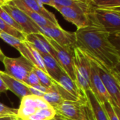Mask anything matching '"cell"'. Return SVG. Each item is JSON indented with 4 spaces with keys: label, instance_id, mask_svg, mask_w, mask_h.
<instances>
[{
    "label": "cell",
    "instance_id": "6da1fadb",
    "mask_svg": "<svg viewBox=\"0 0 120 120\" xmlns=\"http://www.w3.org/2000/svg\"><path fill=\"white\" fill-rule=\"evenodd\" d=\"M76 45L85 54L112 70H119L120 50L104 29L90 25L75 32Z\"/></svg>",
    "mask_w": 120,
    "mask_h": 120
},
{
    "label": "cell",
    "instance_id": "7a4b0ae2",
    "mask_svg": "<svg viewBox=\"0 0 120 120\" xmlns=\"http://www.w3.org/2000/svg\"><path fill=\"white\" fill-rule=\"evenodd\" d=\"M91 25L101 28L112 35L120 37V8H94L88 12Z\"/></svg>",
    "mask_w": 120,
    "mask_h": 120
},
{
    "label": "cell",
    "instance_id": "3957f363",
    "mask_svg": "<svg viewBox=\"0 0 120 120\" xmlns=\"http://www.w3.org/2000/svg\"><path fill=\"white\" fill-rule=\"evenodd\" d=\"M87 55V54H86ZM88 56V55H87ZM94 63L98 74L108 93L112 104L120 110V78L119 70H112L105 67L99 62L88 56Z\"/></svg>",
    "mask_w": 120,
    "mask_h": 120
},
{
    "label": "cell",
    "instance_id": "277c9868",
    "mask_svg": "<svg viewBox=\"0 0 120 120\" xmlns=\"http://www.w3.org/2000/svg\"><path fill=\"white\" fill-rule=\"evenodd\" d=\"M73 61L75 83L81 92L85 95L86 91L91 90L90 61L86 54L78 47H75L73 50Z\"/></svg>",
    "mask_w": 120,
    "mask_h": 120
},
{
    "label": "cell",
    "instance_id": "5b68a950",
    "mask_svg": "<svg viewBox=\"0 0 120 120\" xmlns=\"http://www.w3.org/2000/svg\"><path fill=\"white\" fill-rule=\"evenodd\" d=\"M5 73L25 83L26 78L34 66L22 56L8 57L5 56L2 60Z\"/></svg>",
    "mask_w": 120,
    "mask_h": 120
},
{
    "label": "cell",
    "instance_id": "8992f818",
    "mask_svg": "<svg viewBox=\"0 0 120 120\" xmlns=\"http://www.w3.org/2000/svg\"><path fill=\"white\" fill-rule=\"evenodd\" d=\"M1 6L9 13L15 23L21 28L25 35L32 33H40L39 27L11 1L6 2Z\"/></svg>",
    "mask_w": 120,
    "mask_h": 120
},
{
    "label": "cell",
    "instance_id": "52a82bcc",
    "mask_svg": "<svg viewBox=\"0 0 120 120\" xmlns=\"http://www.w3.org/2000/svg\"><path fill=\"white\" fill-rule=\"evenodd\" d=\"M49 43L51 45L54 51L53 58L58 63L65 73L75 82L74 61H73V50L64 48L56 43L52 39L46 36Z\"/></svg>",
    "mask_w": 120,
    "mask_h": 120
},
{
    "label": "cell",
    "instance_id": "ba28073f",
    "mask_svg": "<svg viewBox=\"0 0 120 120\" xmlns=\"http://www.w3.org/2000/svg\"><path fill=\"white\" fill-rule=\"evenodd\" d=\"M39 32L42 35L52 39L64 48L74 50L77 47L75 32H68L63 29L60 25L39 28Z\"/></svg>",
    "mask_w": 120,
    "mask_h": 120
},
{
    "label": "cell",
    "instance_id": "9c48e42d",
    "mask_svg": "<svg viewBox=\"0 0 120 120\" xmlns=\"http://www.w3.org/2000/svg\"><path fill=\"white\" fill-rule=\"evenodd\" d=\"M51 107L41 97L30 95L21 98V103L17 111V117L26 120L32 115L34 114L40 109Z\"/></svg>",
    "mask_w": 120,
    "mask_h": 120
},
{
    "label": "cell",
    "instance_id": "30bf717a",
    "mask_svg": "<svg viewBox=\"0 0 120 120\" xmlns=\"http://www.w3.org/2000/svg\"><path fill=\"white\" fill-rule=\"evenodd\" d=\"M63 17L68 21L74 24L77 29H80L91 25L88 13L79 8L65 7L56 5L54 7Z\"/></svg>",
    "mask_w": 120,
    "mask_h": 120
},
{
    "label": "cell",
    "instance_id": "8fae6325",
    "mask_svg": "<svg viewBox=\"0 0 120 120\" xmlns=\"http://www.w3.org/2000/svg\"><path fill=\"white\" fill-rule=\"evenodd\" d=\"M84 101L65 100L58 107L55 108L56 114L70 120H79L84 117Z\"/></svg>",
    "mask_w": 120,
    "mask_h": 120
},
{
    "label": "cell",
    "instance_id": "7c38bea8",
    "mask_svg": "<svg viewBox=\"0 0 120 120\" xmlns=\"http://www.w3.org/2000/svg\"><path fill=\"white\" fill-rule=\"evenodd\" d=\"M87 56V55H86ZM88 57V56H87ZM89 58V57H88ZM91 63V71H90V88L93 94L101 104L104 103L106 101H111V98L107 92L96 69V67L92 60L89 58Z\"/></svg>",
    "mask_w": 120,
    "mask_h": 120
},
{
    "label": "cell",
    "instance_id": "4fadbf2b",
    "mask_svg": "<svg viewBox=\"0 0 120 120\" xmlns=\"http://www.w3.org/2000/svg\"><path fill=\"white\" fill-rule=\"evenodd\" d=\"M0 76L4 82L8 90H10L19 98H23L32 95L28 88V86L7 74L4 71H0Z\"/></svg>",
    "mask_w": 120,
    "mask_h": 120
},
{
    "label": "cell",
    "instance_id": "5bb4252c",
    "mask_svg": "<svg viewBox=\"0 0 120 120\" xmlns=\"http://www.w3.org/2000/svg\"><path fill=\"white\" fill-rule=\"evenodd\" d=\"M25 40L32 45L40 54H48L53 57L54 51L41 33H32L25 35Z\"/></svg>",
    "mask_w": 120,
    "mask_h": 120
},
{
    "label": "cell",
    "instance_id": "9a60e30c",
    "mask_svg": "<svg viewBox=\"0 0 120 120\" xmlns=\"http://www.w3.org/2000/svg\"><path fill=\"white\" fill-rule=\"evenodd\" d=\"M55 81L57 82L66 92L76 98L78 100H86L85 95L81 92L76 83L72 81L65 72L62 73Z\"/></svg>",
    "mask_w": 120,
    "mask_h": 120
},
{
    "label": "cell",
    "instance_id": "2e32d148",
    "mask_svg": "<svg viewBox=\"0 0 120 120\" xmlns=\"http://www.w3.org/2000/svg\"><path fill=\"white\" fill-rule=\"evenodd\" d=\"M18 8L25 13L39 28L43 27H53V26H58L55 25L53 23L46 18L45 17L39 15L37 13H35L30 9H29L27 6H25L20 0H12L11 1Z\"/></svg>",
    "mask_w": 120,
    "mask_h": 120
},
{
    "label": "cell",
    "instance_id": "e0dca14e",
    "mask_svg": "<svg viewBox=\"0 0 120 120\" xmlns=\"http://www.w3.org/2000/svg\"><path fill=\"white\" fill-rule=\"evenodd\" d=\"M86 101L92 111L95 120H109L102 105L96 99L91 90L85 93Z\"/></svg>",
    "mask_w": 120,
    "mask_h": 120
},
{
    "label": "cell",
    "instance_id": "ac0fdd59",
    "mask_svg": "<svg viewBox=\"0 0 120 120\" xmlns=\"http://www.w3.org/2000/svg\"><path fill=\"white\" fill-rule=\"evenodd\" d=\"M25 6H27L31 11L39 13V15L45 17L56 25H60L55 15L51 11L46 9L44 6L38 2L37 0H20Z\"/></svg>",
    "mask_w": 120,
    "mask_h": 120
},
{
    "label": "cell",
    "instance_id": "d6986e66",
    "mask_svg": "<svg viewBox=\"0 0 120 120\" xmlns=\"http://www.w3.org/2000/svg\"><path fill=\"white\" fill-rule=\"evenodd\" d=\"M41 55L42 57L47 74L51 79L56 81L58 76L65 71L51 55L48 54H41Z\"/></svg>",
    "mask_w": 120,
    "mask_h": 120
},
{
    "label": "cell",
    "instance_id": "ffe728a7",
    "mask_svg": "<svg viewBox=\"0 0 120 120\" xmlns=\"http://www.w3.org/2000/svg\"><path fill=\"white\" fill-rule=\"evenodd\" d=\"M42 98L46 101V103L49 105H51L53 108L58 107L63 101H65L64 99L60 95V94L56 91L53 83V86L50 88L49 92L45 93Z\"/></svg>",
    "mask_w": 120,
    "mask_h": 120
},
{
    "label": "cell",
    "instance_id": "44dd1931",
    "mask_svg": "<svg viewBox=\"0 0 120 120\" xmlns=\"http://www.w3.org/2000/svg\"><path fill=\"white\" fill-rule=\"evenodd\" d=\"M55 4V6H65V7H72L75 8H79L84 11L85 12L88 13L91 8V6L90 4L83 3L76 0H53Z\"/></svg>",
    "mask_w": 120,
    "mask_h": 120
},
{
    "label": "cell",
    "instance_id": "7402d4cb",
    "mask_svg": "<svg viewBox=\"0 0 120 120\" xmlns=\"http://www.w3.org/2000/svg\"><path fill=\"white\" fill-rule=\"evenodd\" d=\"M56 115V111L53 108L49 107L44 109H40L34 114L30 116L26 120H51Z\"/></svg>",
    "mask_w": 120,
    "mask_h": 120
},
{
    "label": "cell",
    "instance_id": "603a6c76",
    "mask_svg": "<svg viewBox=\"0 0 120 120\" xmlns=\"http://www.w3.org/2000/svg\"><path fill=\"white\" fill-rule=\"evenodd\" d=\"M91 6L98 8H120V0H91Z\"/></svg>",
    "mask_w": 120,
    "mask_h": 120
},
{
    "label": "cell",
    "instance_id": "cb8c5ba5",
    "mask_svg": "<svg viewBox=\"0 0 120 120\" xmlns=\"http://www.w3.org/2000/svg\"><path fill=\"white\" fill-rule=\"evenodd\" d=\"M0 32L5 33L15 37H17L21 40H25V34L18 31V30L12 28L6 23L1 18H0Z\"/></svg>",
    "mask_w": 120,
    "mask_h": 120
},
{
    "label": "cell",
    "instance_id": "d4e9b609",
    "mask_svg": "<svg viewBox=\"0 0 120 120\" xmlns=\"http://www.w3.org/2000/svg\"><path fill=\"white\" fill-rule=\"evenodd\" d=\"M104 110L105 111L109 120H120L119 112L120 110L117 109L111 101H106L101 104Z\"/></svg>",
    "mask_w": 120,
    "mask_h": 120
},
{
    "label": "cell",
    "instance_id": "484cf974",
    "mask_svg": "<svg viewBox=\"0 0 120 120\" xmlns=\"http://www.w3.org/2000/svg\"><path fill=\"white\" fill-rule=\"evenodd\" d=\"M33 70L35 72L36 75L37 76L38 79L42 86H46V87L49 88L53 86V79H51L50 78V76L46 73L44 72L43 71H41V69H38L36 66L34 67Z\"/></svg>",
    "mask_w": 120,
    "mask_h": 120
},
{
    "label": "cell",
    "instance_id": "4316f807",
    "mask_svg": "<svg viewBox=\"0 0 120 120\" xmlns=\"http://www.w3.org/2000/svg\"><path fill=\"white\" fill-rule=\"evenodd\" d=\"M0 38L2 39L5 42H6L9 45L15 48L17 50L22 45L24 42V40H21L17 37H15L12 35H10L3 32H0Z\"/></svg>",
    "mask_w": 120,
    "mask_h": 120
},
{
    "label": "cell",
    "instance_id": "83f0119b",
    "mask_svg": "<svg viewBox=\"0 0 120 120\" xmlns=\"http://www.w3.org/2000/svg\"><path fill=\"white\" fill-rule=\"evenodd\" d=\"M0 18H1L6 23H7L8 25L11 26L12 28L18 30V31L22 33V30L21 28L15 23V21L13 19V18L9 15L8 12H6L1 6H0Z\"/></svg>",
    "mask_w": 120,
    "mask_h": 120
},
{
    "label": "cell",
    "instance_id": "f1b7e54d",
    "mask_svg": "<svg viewBox=\"0 0 120 120\" xmlns=\"http://www.w3.org/2000/svg\"><path fill=\"white\" fill-rule=\"evenodd\" d=\"M18 110L7 107L4 104L0 103V117L16 116Z\"/></svg>",
    "mask_w": 120,
    "mask_h": 120
},
{
    "label": "cell",
    "instance_id": "f546056e",
    "mask_svg": "<svg viewBox=\"0 0 120 120\" xmlns=\"http://www.w3.org/2000/svg\"><path fill=\"white\" fill-rule=\"evenodd\" d=\"M25 83L27 84V86H34L36 85L41 84L39 79H38L37 76L36 75V74H35V72L34 71L33 69L27 75V76L26 78V80L25 81Z\"/></svg>",
    "mask_w": 120,
    "mask_h": 120
},
{
    "label": "cell",
    "instance_id": "4dcf8cb0",
    "mask_svg": "<svg viewBox=\"0 0 120 120\" xmlns=\"http://www.w3.org/2000/svg\"><path fill=\"white\" fill-rule=\"evenodd\" d=\"M84 113H85L86 120H95V118L92 113V111L86 101V102L84 105Z\"/></svg>",
    "mask_w": 120,
    "mask_h": 120
},
{
    "label": "cell",
    "instance_id": "1f68e13d",
    "mask_svg": "<svg viewBox=\"0 0 120 120\" xmlns=\"http://www.w3.org/2000/svg\"><path fill=\"white\" fill-rule=\"evenodd\" d=\"M32 87H33V88H34L35 89H37V90H38V91H39L40 92H41L42 93H44V94H45V93H48L49 92V88H47V87H46V86H42L41 84H39V85H36V86H32Z\"/></svg>",
    "mask_w": 120,
    "mask_h": 120
},
{
    "label": "cell",
    "instance_id": "d6a6232c",
    "mask_svg": "<svg viewBox=\"0 0 120 120\" xmlns=\"http://www.w3.org/2000/svg\"><path fill=\"white\" fill-rule=\"evenodd\" d=\"M37 1L38 2H39L40 4H41L42 5L43 4H47V5L52 6V7L55 6V4L53 1V0H37Z\"/></svg>",
    "mask_w": 120,
    "mask_h": 120
},
{
    "label": "cell",
    "instance_id": "836d02e7",
    "mask_svg": "<svg viewBox=\"0 0 120 120\" xmlns=\"http://www.w3.org/2000/svg\"><path fill=\"white\" fill-rule=\"evenodd\" d=\"M6 91H8V88L6 86L4 82L2 80V79L0 76V93H5Z\"/></svg>",
    "mask_w": 120,
    "mask_h": 120
},
{
    "label": "cell",
    "instance_id": "e575fe53",
    "mask_svg": "<svg viewBox=\"0 0 120 120\" xmlns=\"http://www.w3.org/2000/svg\"><path fill=\"white\" fill-rule=\"evenodd\" d=\"M56 116H58L60 120H70V119H68V118H65V117H63L60 116V115H56ZM86 120V116H85V113H84V117H83L82 119H80V120Z\"/></svg>",
    "mask_w": 120,
    "mask_h": 120
},
{
    "label": "cell",
    "instance_id": "d590c367",
    "mask_svg": "<svg viewBox=\"0 0 120 120\" xmlns=\"http://www.w3.org/2000/svg\"><path fill=\"white\" fill-rule=\"evenodd\" d=\"M15 116H6L0 117V120H13Z\"/></svg>",
    "mask_w": 120,
    "mask_h": 120
},
{
    "label": "cell",
    "instance_id": "8d00e7d4",
    "mask_svg": "<svg viewBox=\"0 0 120 120\" xmlns=\"http://www.w3.org/2000/svg\"><path fill=\"white\" fill-rule=\"evenodd\" d=\"M76 1H79L86 3V4H90V5H91V0H76Z\"/></svg>",
    "mask_w": 120,
    "mask_h": 120
},
{
    "label": "cell",
    "instance_id": "74e56055",
    "mask_svg": "<svg viewBox=\"0 0 120 120\" xmlns=\"http://www.w3.org/2000/svg\"><path fill=\"white\" fill-rule=\"evenodd\" d=\"M5 57V55H4V54L3 53V52L1 51V50L0 49V61H1L2 62V60H3V59H4V57Z\"/></svg>",
    "mask_w": 120,
    "mask_h": 120
},
{
    "label": "cell",
    "instance_id": "f35d334b",
    "mask_svg": "<svg viewBox=\"0 0 120 120\" xmlns=\"http://www.w3.org/2000/svg\"><path fill=\"white\" fill-rule=\"evenodd\" d=\"M60 120L58 116H56V115H55V117L52 119V120Z\"/></svg>",
    "mask_w": 120,
    "mask_h": 120
},
{
    "label": "cell",
    "instance_id": "ab89813d",
    "mask_svg": "<svg viewBox=\"0 0 120 120\" xmlns=\"http://www.w3.org/2000/svg\"><path fill=\"white\" fill-rule=\"evenodd\" d=\"M6 3L5 0H0V6H2L3 4H4Z\"/></svg>",
    "mask_w": 120,
    "mask_h": 120
},
{
    "label": "cell",
    "instance_id": "60d3db41",
    "mask_svg": "<svg viewBox=\"0 0 120 120\" xmlns=\"http://www.w3.org/2000/svg\"><path fill=\"white\" fill-rule=\"evenodd\" d=\"M13 120H22V119H20V118L18 117L17 116H15V117H14V119H13Z\"/></svg>",
    "mask_w": 120,
    "mask_h": 120
},
{
    "label": "cell",
    "instance_id": "b9f144b4",
    "mask_svg": "<svg viewBox=\"0 0 120 120\" xmlns=\"http://www.w3.org/2000/svg\"><path fill=\"white\" fill-rule=\"evenodd\" d=\"M12 1V0H5L6 2H8V1Z\"/></svg>",
    "mask_w": 120,
    "mask_h": 120
},
{
    "label": "cell",
    "instance_id": "7bdbcfd3",
    "mask_svg": "<svg viewBox=\"0 0 120 120\" xmlns=\"http://www.w3.org/2000/svg\"></svg>",
    "mask_w": 120,
    "mask_h": 120
},
{
    "label": "cell",
    "instance_id": "ee69618b",
    "mask_svg": "<svg viewBox=\"0 0 120 120\" xmlns=\"http://www.w3.org/2000/svg\"><path fill=\"white\" fill-rule=\"evenodd\" d=\"M0 94H1V93H0Z\"/></svg>",
    "mask_w": 120,
    "mask_h": 120
}]
</instances>
